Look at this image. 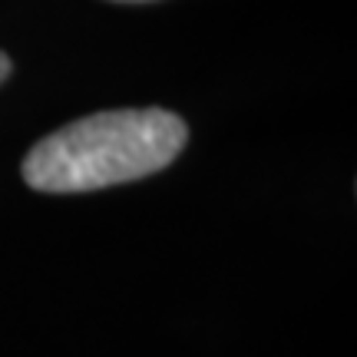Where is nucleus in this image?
<instances>
[{
  "label": "nucleus",
  "instance_id": "f257e3e1",
  "mask_svg": "<svg viewBox=\"0 0 357 357\" xmlns=\"http://www.w3.org/2000/svg\"><path fill=\"white\" fill-rule=\"evenodd\" d=\"M185 139V123L169 109H109L40 139L20 172L37 192H93L166 169Z\"/></svg>",
  "mask_w": 357,
  "mask_h": 357
},
{
  "label": "nucleus",
  "instance_id": "f03ea898",
  "mask_svg": "<svg viewBox=\"0 0 357 357\" xmlns=\"http://www.w3.org/2000/svg\"><path fill=\"white\" fill-rule=\"evenodd\" d=\"M7 73H10V60L0 53V79H7Z\"/></svg>",
  "mask_w": 357,
  "mask_h": 357
},
{
  "label": "nucleus",
  "instance_id": "7ed1b4c3",
  "mask_svg": "<svg viewBox=\"0 0 357 357\" xmlns=\"http://www.w3.org/2000/svg\"><path fill=\"white\" fill-rule=\"evenodd\" d=\"M123 3H146V0H123Z\"/></svg>",
  "mask_w": 357,
  "mask_h": 357
}]
</instances>
